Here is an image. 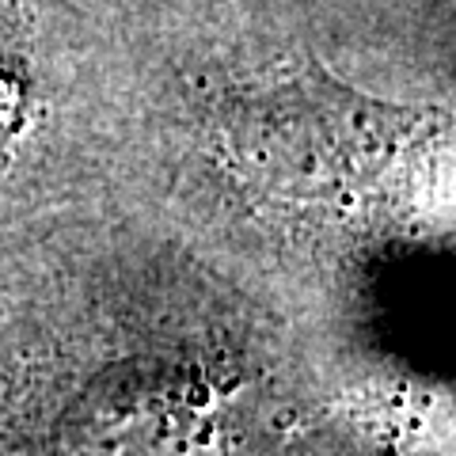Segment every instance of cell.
Listing matches in <instances>:
<instances>
[{"label":"cell","instance_id":"cell-1","mask_svg":"<svg viewBox=\"0 0 456 456\" xmlns=\"http://www.w3.org/2000/svg\"><path fill=\"white\" fill-rule=\"evenodd\" d=\"M0 23H4V8H0ZM23 107H27V69L20 50L8 38L0 42V152L23 130Z\"/></svg>","mask_w":456,"mask_h":456}]
</instances>
